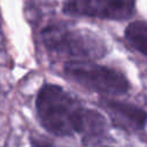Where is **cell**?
<instances>
[{"label":"cell","instance_id":"7","mask_svg":"<svg viewBox=\"0 0 147 147\" xmlns=\"http://www.w3.org/2000/svg\"><path fill=\"white\" fill-rule=\"evenodd\" d=\"M30 146L31 147H61L56 145L54 141H52L48 138L38 137V136H30Z\"/></svg>","mask_w":147,"mask_h":147},{"label":"cell","instance_id":"8","mask_svg":"<svg viewBox=\"0 0 147 147\" xmlns=\"http://www.w3.org/2000/svg\"><path fill=\"white\" fill-rule=\"evenodd\" d=\"M99 147H113V146H99Z\"/></svg>","mask_w":147,"mask_h":147},{"label":"cell","instance_id":"6","mask_svg":"<svg viewBox=\"0 0 147 147\" xmlns=\"http://www.w3.org/2000/svg\"><path fill=\"white\" fill-rule=\"evenodd\" d=\"M124 38L132 48L147 56V22L133 21L129 23L124 30Z\"/></svg>","mask_w":147,"mask_h":147},{"label":"cell","instance_id":"5","mask_svg":"<svg viewBox=\"0 0 147 147\" xmlns=\"http://www.w3.org/2000/svg\"><path fill=\"white\" fill-rule=\"evenodd\" d=\"M99 105L108 114L110 123L116 129L136 133L142 131L147 125V111L137 105L111 98H101Z\"/></svg>","mask_w":147,"mask_h":147},{"label":"cell","instance_id":"4","mask_svg":"<svg viewBox=\"0 0 147 147\" xmlns=\"http://www.w3.org/2000/svg\"><path fill=\"white\" fill-rule=\"evenodd\" d=\"M134 0H64L62 11L107 21H125L134 14Z\"/></svg>","mask_w":147,"mask_h":147},{"label":"cell","instance_id":"2","mask_svg":"<svg viewBox=\"0 0 147 147\" xmlns=\"http://www.w3.org/2000/svg\"><path fill=\"white\" fill-rule=\"evenodd\" d=\"M41 40L51 53L65 56L69 61L100 60L108 52L106 42L96 33L61 24L47 25L41 31Z\"/></svg>","mask_w":147,"mask_h":147},{"label":"cell","instance_id":"1","mask_svg":"<svg viewBox=\"0 0 147 147\" xmlns=\"http://www.w3.org/2000/svg\"><path fill=\"white\" fill-rule=\"evenodd\" d=\"M40 125L56 137L79 134L88 107L56 84H44L36 98Z\"/></svg>","mask_w":147,"mask_h":147},{"label":"cell","instance_id":"3","mask_svg":"<svg viewBox=\"0 0 147 147\" xmlns=\"http://www.w3.org/2000/svg\"><path fill=\"white\" fill-rule=\"evenodd\" d=\"M63 74L69 80L101 94L102 98L124 95L131 88L123 72L94 61H67L63 65Z\"/></svg>","mask_w":147,"mask_h":147}]
</instances>
